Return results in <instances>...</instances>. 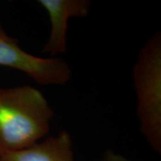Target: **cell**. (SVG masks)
Here are the masks:
<instances>
[{
	"mask_svg": "<svg viewBox=\"0 0 161 161\" xmlns=\"http://www.w3.org/2000/svg\"><path fill=\"white\" fill-rule=\"evenodd\" d=\"M49 18L51 25L48 40L42 52L55 58L67 50V29L70 18H85L92 3L89 0H39Z\"/></svg>",
	"mask_w": 161,
	"mask_h": 161,
	"instance_id": "obj_4",
	"label": "cell"
},
{
	"mask_svg": "<svg viewBox=\"0 0 161 161\" xmlns=\"http://www.w3.org/2000/svg\"><path fill=\"white\" fill-rule=\"evenodd\" d=\"M136 113L141 132L161 153V32L156 31L139 52L132 68Z\"/></svg>",
	"mask_w": 161,
	"mask_h": 161,
	"instance_id": "obj_2",
	"label": "cell"
},
{
	"mask_svg": "<svg viewBox=\"0 0 161 161\" xmlns=\"http://www.w3.org/2000/svg\"><path fill=\"white\" fill-rule=\"evenodd\" d=\"M0 161H75L73 141L66 131L0 157Z\"/></svg>",
	"mask_w": 161,
	"mask_h": 161,
	"instance_id": "obj_5",
	"label": "cell"
},
{
	"mask_svg": "<svg viewBox=\"0 0 161 161\" xmlns=\"http://www.w3.org/2000/svg\"><path fill=\"white\" fill-rule=\"evenodd\" d=\"M54 115L45 96L34 87L0 88V157L41 141Z\"/></svg>",
	"mask_w": 161,
	"mask_h": 161,
	"instance_id": "obj_1",
	"label": "cell"
},
{
	"mask_svg": "<svg viewBox=\"0 0 161 161\" xmlns=\"http://www.w3.org/2000/svg\"><path fill=\"white\" fill-rule=\"evenodd\" d=\"M0 66L23 72L41 85H64L72 76L68 64L59 58H40L23 50L18 40L0 23Z\"/></svg>",
	"mask_w": 161,
	"mask_h": 161,
	"instance_id": "obj_3",
	"label": "cell"
},
{
	"mask_svg": "<svg viewBox=\"0 0 161 161\" xmlns=\"http://www.w3.org/2000/svg\"><path fill=\"white\" fill-rule=\"evenodd\" d=\"M101 161H138V160H132L129 159L124 156L120 155V154H116L114 152H110L108 151L106 155L104 156L103 159Z\"/></svg>",
	"mask_w": 161,
	"mask_h": 161,
	"instance_id": "obj_6",
	"label": "cell"
}]
</instances>
